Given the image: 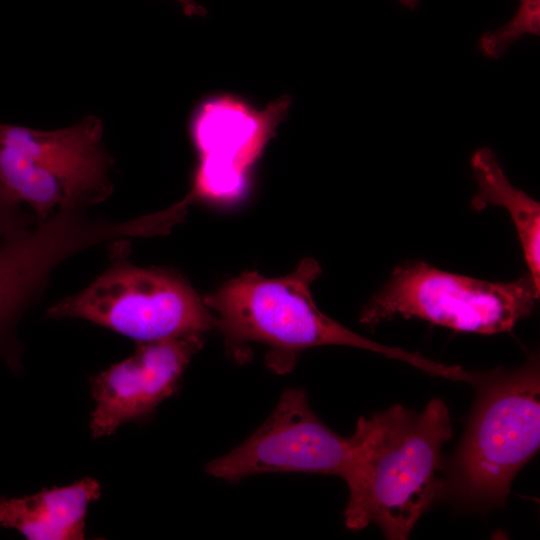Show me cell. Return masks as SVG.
Instances as JSON below:
<instances>
[{"label":"cell","mask_w":540,"mask_h":540,"mask_svg":"<svg viewBox=\"0 0 540 540\" xmlns=\"http://www.w3.org/2000/svg\"><path fill=\"white\" fill-rule=\"evenodd\" d=\"M452 436L441 399L420 413L396 404L360 417L343 478L349 489L346 527L360 530L373 522L387 539H407L441 490V450Z\"/></svg>","instance_id":"cell-1"},{"label":"cell","mask_w":540,"mask_h":540,"mask_svg":"<svg viewBox=\"0 0 540 540\" xmlns=\"http://www.w3.org/2000/svg\"><path fill=\"white\" fill-rule=\"evenodd\" d=\"M320 273L318 262L306 258L294 272L281 278L243 273L203 300L216 312V327L237 361L247 360L246 346L255 342L270 348L269 367L287 371L301 350L343 345L377 352L433 375L445 373L444 364L364 338L321 312L310 291Z\"/></svg>","instance_id":"cell-2"},{"label":"cell","mask_w":540,"mask_h":540,"mask_svg":"<svg viewBox=\"0 0 540 540\" xmlns=\"http://www.w3.org/2000/svg\"><path fill=\"white\" fill-rule=\"evenodd\" d=\"M478 381L479 397L452 463L449 487L463 501L503 504L513 478L539 449L538 359Z\"/></svg>","instance_id":"cell-3"},{"label":"cell","mask_w":540,"mask_h":540,"mask_svg":"<svg viewBox=\"0 0 540 540\" xmlns=\"http://www.w3.org/2000/svg\"><path fill=\"white\" fill-rule=\"evenodd\" d=\"M102 134L94 117L53 131L0 123V183L37 222L100 202L111 191Z\"/></svg>","instance_id":"cell-4"},{"label":"cell","mask_w":540,"mask_h":540,"mask_svg":"<svg viewBox=\"0 0 540 540\" xmlns=\"http://www.w3.org/2000/svg\"><path fill=\"white\" fill-rule=\"evenodd\" d=\"M539 293L529 273L512 282H491L409 262L394 269L363 308L360 322L374 326L400 314L458 331L496 334L528 316Z\"/></svg>","instance_id":"cell-5"},{"label":"cell","mask_w":540,"mask_h":540,"mask_svg":"<svg viewBox=\"0 0 540 540\" xmlns=\"http://www.w3.org/2000/svg\"><path fill=\"white\" fill-rule=\"evenodd\" d=\"M47 316L88 320L137 343L216 327L215 316L184 280L126 260L115 261L81 292L52 305Z\"/></svg>","instance_id":"cell-6"},{"label":"cell","mask_w":540,"mask_h":540,"mask_svg":"<svg viewBox=\"0 0 540 540\" xmlns=\"http://www.w3.org/2000/svg\"><path fill=\"white\" fill-rule=\"evenodd\" d=\"M350 455L349 437L340 436L317 417L304 389L291 388L282 393L262 425L229 453L210 461L205 470L228 482L276 472L344 478Z\"/></svg>","instance_id":"cell-7"},{"label":"cell","mask_w":540,"mask_h":540,"mask_svg":"<svg viewBox=\"0 0 540 540\" xmlns=\"http://www.w3.org/2000/svg\"><path fill=\"white\" fill-rule=\"evenodd\" d=\"M290 105L287 95L263 110L229 94L200 102L189 124L199 165L187 198L194 202L239 196L250 168L286 118Z\"/></svg>","instance_id":"cell-8"},{"label":"cell","mask_w":540,"mask_h":540,"mask_svg":"<svg viewBox=\"0 0 540 540\" xmlns=\"http://www.w3.org/2000/svg\"><path fill=\"white\" fill-rule=\"evenodd\" d=\"M203 342L202 334H188L137 343L130 357L91 377L92 436L111 435L122 424L146 417L173 395Z\"/></svg>","instance_id":"cell-9"},{"label":"cell","mask_w":540,"mask_h":540,"mask_svg":"<svg viewBox=\"0 0 540 540\" xmlns=\"http://www.w3.org/2000/svg\"><path fill=\"white\" fill-rule=\"evenodd\" d=\"M73 254V243L57 223H38L0 241V347L51 272Z\"/></svg>","instance_id":"cell-10"},{"label":"cell","mask_w":540,"mask_h":540,"mask_svg":"<svg viewBox=\"0 0 540 540\" xmlns=\"http://www.w3.org/2000/svg\"><path fill=\"white\" fill-rule=\"evenodd\" d=\"M100 496V484L91 477L21 498L1 496L0 526L31 540H81L87 508Z\"/></svg>","instance_id":"cell-11"},{"label":"cell","mask_w":540,"mask_h":540,"mask_svg":"<svg viewBox=\"0 0 540 540\" xmlns=\"http://www.w3.org/2000/svg\"><path fill=\"white\" fill-rule=\"evenodd\" d=\"M478 190L471 201L480 211L489 205L504 207L517 229L529 274L540 288V205L516 189L505 176L494 152L477 150L471 159Z\"/></svg>","instance_id":"cell-12"},{"label":"cell","mask_w":540,"mask_h":540,"mask_svg":"<svg viewBox=\"0 0 540 540\" xmlns=\"http://www.w3.org/2000/svg\"><path fill=\"white\" fill-rule=\"evenodd\" d=\"M539 32L540 0H521L515 16L503 27L483 34L478 47L484 55L498 58L522 34Z\"/></svg>","instance_id":"cell-13"},{"label":"cell","mask_w":540,"mask_h":540,"mask_svg":"<svg viewBox=\"0 0 540 540\" xmlns=\"http://www.w3.org/2000/svg\"><path fill=\"white\" fill-rule=\"evenodd\" d=\"M27 227H30V216L0 183V240Z\"/></svg>","instance_id":"cell-14"},{"label":"cell","mask_w":540,"mask_h":540,"mask_svg":"<svg viewBox=\"0 0 540 540\" xmlns=\"http://www.w3.org/2000/svg\"><path fill=\"white\" fill-rule=\"evenodd\" d=\"M182 7L185 15L191 16H205L207 11L201 5L194 0H176Z\"/></svg>","instance_id":"cell-15"},{"label":"cell","mask_w":540,"mask_h":540,"mask_svg":"<svg viewBox=\"0 0 540 540\" xmlns=\"http://www.w3.org/2000/svg\"><path fill=\"white\" fill-rule=\"evenodd\" d=\"M403 6L414 9L419 5V0H398Z\"/></svg>","instance_id":"cell-16"}]
</instances>
